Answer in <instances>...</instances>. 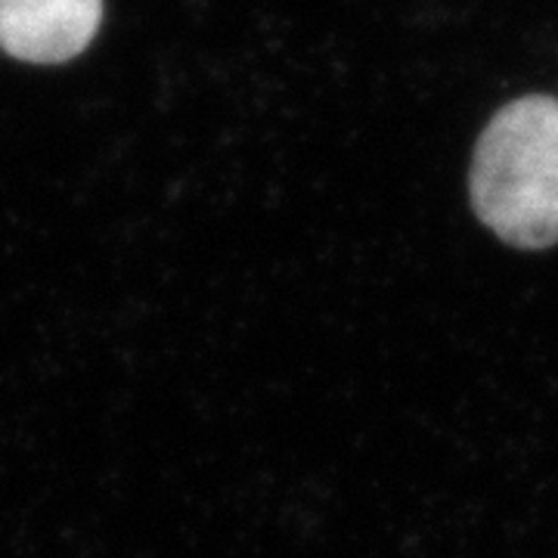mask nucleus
<instances>
[{
	"label": "nucleus",
	"instance_id": "1",
	"mask_svg": "<svg viewBox=\"0 0 558 558\" xmlns=\"http://www.w3.org/2000/svg\"><path fill=\"white\" fill-rule=\"evenodd\" d=\"M484 227L519 248L558 242V100L521 97L502 106L478 137L469 174Z\"/></svg>",
	"mask_w": 558,
	"mask_h": 558
},
{
	"label": "nucleus",
	"instance_id": "2",
	"mask_svg": "<svg viewBox=\"0 0 558 558\" xmlns=\"http://www.w3.org/2000/svg\"><path fill=\"white\" fill-rule=\"evenodd\" d=\"M102 0H0V50L35 65L75 60L97 38Z\"/></svg>",
	"mask_w": 558,
	"mask_h": 558
}]
</instances>
